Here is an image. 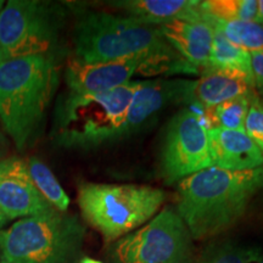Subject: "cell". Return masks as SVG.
Listing matches in <instances>:
<instances>
[{
    "label": "cell",
    "instance_id": "1",
    "mask_svg": "<svg viewBox=\"0 0 263 263\" xmlns=\"http://www.w3.org/2000/svg\"><path fill=\"white\" fill-rule=\"evenodd\" d=\"M73 45L76 60L87 64L144 59L153 74H200L164 41L159 26L126 15L104 11L81 15L74 25Z\"/></svg>",
    "mask_w": 263,
    "mask_h": 263
},
{
    "label": "cell",
    "instance_id": "2",
    "mask_svg": "<svg viewBox=\"0 0 263 263\" xmlns=\"http://www.w3.org/2000/svg\"><path fill=\"white\" fill-rule=\"evenodd\" d=\"M262 188L263 166L249 171L209 167L180 180L177 213L193 240L213 238L236 224Z\"/></svg>",
    "mask_w": 263,
    "mask_h": 263
},
{
    "label": "cell",
    "instance_id": "3",
    "mask_svg": "<svg viewBox=\"0 0 263 263\" xmlns=\"http://www.w3.org/2000/svg\"><path fill=\"white\" fill-rule=\"evenodd\" d=\"M58 82L57 55L0 62V123L18 150L39 130Z\"/></svg>",
    "mask_w": 263,
    "mask_h": 263
},
{
    "label": "cell",
    "instance_id": "4",
    "mask_svg": "<svg viewBox=\"0 0 263 263\" xmlns=\"http://www.w3.org/2000/svg\"><path fill=\"white\" fill-rule=\"evenodd\" d=\"M139 81L100 94L66 93L54 111L51 137L71 150H93L123 139L127 111Z\"/></svg>",
    "mask_w": 263,
    "mask_h": 263
},
{
    "label": "cell",
    "instance_id": "5",
    "mask_svg": "<svg viewBox=\"0 0 263 263\" xmlns=\"http://www.w3.org/2000/svg\"><path fill=\"white\" fill-rule=\"evenodd\" d=\"M85 236L77 216L51 210L0 232L4 263H77Z\"/></svg>",
    "mask_w": 263,
    "mask_h": 263
},
{
    "label": "cell",
    "instance_id": "6",
    "mask_svg": "<svg viewBox=\"0 0 263 263\" xmlns=\"http://www.w3.org/2000/svg\"><path fill=\"white\" fill-rule=\"evenodd\" d=\"M166 200L163 190L138 184L83 183L78 189L82 216L106 242L146 224Z\"/></svg>",
    "mask_w": 263,
    "mask_h": 263
},
{
    "label": "cell",
    "instance_id": "7",
    "mask_svg": "<svg viewBox=\"0 0 263 263\" xmlns=\"http://www.w3.org/2000/svg\"><path fill=\"white\" fill-rule=\"evenodd\" d=\"M65 14L59 5L38 0H10L0 11L2 62L57 55Z\"/></svg>",
    "mask_w": 263,
    "mask_h": 263
},
{
    "label": "cell",
    "instance_id": "8",
    "mask_svg": "<svg viewBox=\"0 0 263 263\" xmlns=\"http://www.w3.org/2000/svg\"><path fill=\"white\" fill-rule=\"evenodd\" d=\"M107 257L108 263H195L192 235L177 211L168 207L111 242Z\"/></svg>",
    "mask_w": 263,
    "mask_h": 263
},
{
    "label": "cell",
    "instance_id": "9",
    "mask_svg": "<svg viewBox=\"0 0 263 263\" xmlns=\"http://www.w3.org/2000/svg\"><path fill=\"white\" fill-rule=\"evenodd\" d=\"M212 167L207 128L201 118L183 108L171 118L160 153V173L167 184Z\"/></svg>",
    "mask_w": 263,
    "mask_h": 263
},
{
    "label": "cell",
    "instance_id": "10",
    "mask_svg": "<svg viewBox=\"0 0 263 263\" xmlns=\"http://www.w3.org/2000/svg\"><path fill=\"white\" fill-rule=\"evenodd\" d=\"M134 74L153 76L151 65L144 59L87 64L72 58L65 68L67 93L76 95L100 94L129 83Z\"/></svg>",
    "mask_w": 263,
    "mask_h": 263
},
{
    "label": "cell",
    "instance_id": "11",
    "mask_svg": "<svg viewBox=\"0 0 263 263\" xmlns=\"http://www.w3.org/2000/svg\"><path fill=\"white\" fill-rule=\"evenodd\" d=\"M0 209L8 219L55 210L33 184L26 161L16 156L0 160Z\"/></svg>",
    "mask_w": 263,
    "mask_h": 263
},
{
    "label": "cell",
    "instance_id": "12",
    "mask_svg": "<svg viewBox=\"0 0 263 263\" xmlns=\"http://www.w3.org/2000/svg\"><path fill=\"white\" fill-rule=\"evenodd\" d=\"M189 82L185 80L139 82L127 111L123 139L138 133L151 118L166 107L185 104Z\"/></svg>",
    "mask_w": 263,
    "mask_h": 263
},
{
    "label": "cell",
    "instance_id": "13",
    "mask_svg": "<svg viewBox=\"0 0 263 263\" xmlns=\"http://www.w3.org/2000/svg\"><path fill=\"white\" fill-rule=\"evenodd\" d=\"M212 166L228 171H249L263 166V154L246 132L209 128Z\"/></svg>",
    "mask_w": 263,
    "mask_h": 263
},
{
    "label": "cell",
    "instance_id": "14",
    "mask_svg": "<svg viewBox=\"0 0 263 263\" xmlns=\"http://www.w3.org/2000/svg\"><path fill=\"white\" fill-rule=\"evenodd\" d=\"M108 6L122 10L126 16L151 25L174 20L212 24V18L206 14L202 2L199 0H118L110 2Z\"/></svg>",
    "mask_w": 263,
    "mask_h": 263
},
{
    "label": "cell",
    "instance_id": "15",
    "mask_svg": "<svg viewBox=\"0 0 263 263\" xmlns=\"http://www.w3.org/2000/svg\"><path fill=\"white\" fill-rule=\"evenodd\" d=\"M157 26L171 48L201 74L209 61L215 28L205 22L180 20L163 22Z\"/></svg>",
    "mask_w": 263,
    "mask_h": 263
},
{
    "label": "cell",
    "instance_id": "16",
    "mask_svg": "<svg viewBox=\"0 0 263 263\" xmlns=\"http://www.w3.org/2000/svg\"><path fill=\"white\" fill-rule=\"evenodd\" d=\"M255 87L236 76L206 70L197 81H190L185 104H195L206 108L213 107L232 99L254 94Z\"/></svg>",
    "mask_w": 263,
    "mask_h": 263
},
{
    "label": "cell",
    "instance_id": "17",
    "mask_svg": "<svg viewBox=\"0 0 263 263\" xmlns=\"http://www.w3.org/2000/svg\"><path fill=\"white\" fill-rule=\"evenodd\" d=\"M236 76L254 85L251 54L232 44L222 32L215 28V35L205 70ZM202 71V72H203ZM201 72V73H202ZM255 87V85H254Z\"/></svg>",
    "mask_w": 263,
    "mask_h": 263
},
{
    "label": "cell",
    "instance_id": "18",
    "mask_svg": "<svg viewBox=\"0 0 263 263\" xmlns=\"http://www.w3.org/2000/svg\"><path fill=\"white\" fill-rule=\"evenodd\" d=\"M26 164H27L32 182L41 195L58 211H67L71 202L70 197L65 193L64 188L58 182L51 170L41 159L34 156L29 157L26 161Z\"/></svg>",
    "mask_w": 263,
    "mask_h": 263
},
{
    "label": "cell",
    "instance_id": "19",
    "mask_svg": "<svg viewBox=\"0 0 263 263\" xmlns=\"http://www.w3.org/2000/svg\"><path fill=\"white\" fill-rule=\"evenodd\" d=\"M212 27L249 54L263 51V24L251 21H222L213 18Z\"/></svg>",
    "mask_w": 263,
    "mask_h": 263
},
{
    "label": "cell",
    "instance_id": "20",
    "mask_svg": "<svg viewBox=\"0 0 263 263\" xmlns=\"http://www.w3.org/2000/svg\"><path fill=\"white\" fill-rule=\"evenodd\" d=\"M255 97H257L256 93L244 95L206 108V118L211 124V128L245 132L246 116Z\"/></svg>",
    "mask_w": 263,
    "mask_h": 263
},
{
    "label": "cell",
    "instance_id": "21",
    "mask_svg": "<svg viewBox=\"0 0 263 263\" xmlns=\"http://www.w3.org/2000/svg\"><path fill=\"white\" fill-rule=\"evenodd\" d=\"M202 8L215 20L259 22L257 0H207Z\"/></svg>",
    "mask_w": 263,
    "mask_h": 263
},
{
    "label": "cell",
    "instance_id": "22",
    "mask_svg": "<svg viewBox=\"0 0 263 263\" xmlns=\"http://www.w3.org/2000/svg\"><path fill=\"white\" fill-rule=\"evenodd\" d=\"M200 263H263V255L257 249L222 242L206 249Z\"/></svg>",
    "mask_w": 263,
    "mask_h": 263
},
{
    "label": "cell",
    "instance_id": "23",
    "mask_svg": "<svg viewBox=\"0 0 263 263\" xmlns=\"http://www.w3.org/2000/svg\"><path fill=\"white\" fill-rule=\"evenodd\" d=\"M245 132L263 154V103L255 97L245 121Z\"/></svg>",
    "mask_w": 263,
    "mask_h": 263
},
{
    "label": "cell",
    "instance_id": "24",
    "mask_svg": "<svg viewBox=\"0 0 263 263\" xmlns=\"http://www.w3.org/2000/svg\"><path fill=\"white\" fill-rule=\"evenodd\" d=\"M251 67L255 90L263 98V51L251 54Z\"/></svg>",
    "mask_w": 263,
    "mask_h": 263
},
{
    "label": "cell",
    "instance_id": "25",
    "mask_svg": "<svg viewBox=\"0 0 263 263\" xmlns=\"http://www.w3.org/2000/svg\"><path fill=\"white\" fill-rule=\"evenodd\" d=\"M9 140L6 138L4 129L0 127V160L5 159L6 155H8V151H9Z\"/></svg>",
    "mask_w": 263,
    "mask_h": 263
},
{
    "label": "cell",
    "instance_id": "26",
    "mask_svg": "<svg viewBox=\"0 0 263 263\" xmlns=\"http://www.w3.org/2000/svg\"><path fill=\"white\" fill-rule=\"evenodd\" d=\"M8 217L5 216V213L2 211V209H0V232H2V229H3V227H4L6 223H8Z\"/></svg>",
    "mask_w": 263,
    "mask_h": 263
},
{
    "label": "cell",
    "instance_id": "27",
    "mask_svg": "<svg viewBox=\"0 0 263 263\" xmlns=\"http://www.w3.org/2000/svg\"><path fill=\"white\" fill-rule=\"evenodd\" d=\"M257 5H258V18L259 22L263 24V0H257Z\"/></svg>",
    "mask_w": 263,
    "mask_h": 263
},
{
    "label": "cell",
    "instance_id": "28",
    "mask_svg": "<svg viewBox=\"0 0 263 263\" xmlns=\"http://www.w3.org/2000/svg\"><path fill=\"white\" fill-rule=\"evenodd\" d=\"M80 263H103L100 261H98V259H94V258H90V257H83L80 261Z\"/></svg>",
    "mask_w": 263,
    "mask_h": 263
},
{
    "label": "cell",
    "instance_id": "29",
    "mask_svg": "<svg viewBox=\"0 0 263 263\" xmlns=\"http://www.w3.org/2000/svg\"><path fill=\"white\" fill-rule=\"evenodd\" d=\"M3 6H4V2H3V0H0V11H2ZM0 62H2V51H0Z\"/></svg>",
    "mask_w": 263,
    "mask_h": 263
},
{
    "label": "cell",
    "instance_id": "30",
    "mask_svg": "<svg viewBox=\"0 0 263 263\" xmlns=\"http://www.w3.org/2000/svg\"><path fill=\"white\" fill-rule=\"evenodd\" d=\"M2 263H4V262H2Z\"/></svg>",
    "mask_w": 263,
    "mask_h": 263
}]
</instances>
